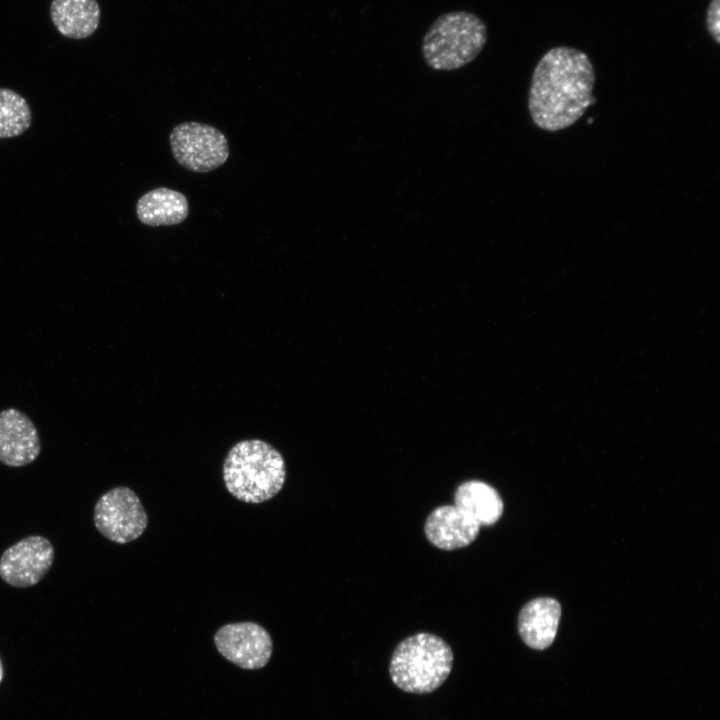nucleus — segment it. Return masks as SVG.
Returning a JSON list of instances; mask_svg holds the SVG:
<instances>
[{"label": "nucleus", "instance_id": "1", "mask_svg": "<svg viewBox=\"0 0 720 720\" xmlns=\"http://www.w3.org/2000/svg\"><path fill=\"white\" fill-rule=\"evenodd\" d=\"M595 71L589 57L572 47H555L537 63L528 109L534 124L556 132L576 123L593 102Z\"/></svg>", "mask_w": 720, "mask_h": 720}, {"label": "nucleus", "instance_id": "2", "mask_svg": "<svg viewBox=\"0 0 720 720\" xmlns=\"http://www.w3.org/2000/svg\"><path fill=\"white\" fill-rule=\"evenodd\" d=\"M285 477L281 453L260 439L237 442L223 463V479L228 492L245 503L258 504L273 498L282 489Z\"/></svg>", "mask_w": 720, "mask_h": 720}, {"label": "nucleus", "instance_id": "3", "mask_svg": "<svg viewBox=\"0 0 720 720\" xmlns=\"http://www.w3.org/2000/svg\"><path fill=\"white\" fill-rule=\"evenodd\" d=\"M453 651L441 637L420 632L402 640L392 653L389 674L402 691L431 693L448 678L453 667Z\"/></svg>", "mask_w": 720, "mask_h": 720}, {"label": "nucleus", "instance_id": "4", "mask_svg": "<svg viewBox=\"0 0 720 720\" xmlns=\"http://www.w3.org/2000/svg\"><path fill=\"white\" fill-rule=\"evenodd\" d=\"M486 41V25L477 15L452 11L431 24L422 40V55L430 68L452 71L473 61Z\"/></svg>", "mask_w": 720, "mask_h": 720}, {"label": "nucleus", "instance_id": "5", "mask_svg": "<svg viewBox=\"0 0 720 720\" xmlns=\"http://www.w3.org/2000/svg\"><path fill=\"white\" fill-rule=\"evenodd\" d=\"M172 155L184 169L208 173L222 166L230 154L227 137L218 128L196 121L176 125L169 135Z\"/></svg>", "mask_w": 720, "mask_h": 720}, {"label": "nucleus", "instance_id": "6", "mask_svg": "<svg viewBox=\"0 0 720 720\" xmlns=\"http://www.w3.org/2000/svg\"><path fill=\"white\" fill-rule=\"evenodd\" d=\"M93 520L105 538L119 544L136 540L148 525V516L139 497L123 486L112 488L99 498Z\"/></svg>", "mask_w": 720, "mask_h": 720}, {"label": "nucleus", "instance_id": "7", "mask_svg": "<svg viewBox=\"0 0 720 720\" xmlns=\"http://www.w3.org/2000/svg\"><path fill=\"white\" fill-rule=\"evenodd\" d=\"M54 556V547L47 538L28 536L3 552L0 557V577L13 587L34 586L49 571Z\"/></svg>", "mask_w": 720, "mask_h": 720}, {"label": "nucleus", "instance_id": "8", "mask_svg": "<svg viewBox=\"0 0 720 720\" xmlns=\"http://www.w3.org/2000/svg\"><path fill=\"white\" fill-rule=\"evenodd\" d=\"M217 650L224 658L244 669L264 667L272 654V639L254 622L226 624L214 635Z\"/></svg>", "mask_w": 720, "mask_h": 720}, {"label": "nucleus", "instance_id": "9", "mask_svg": "<svg viewBox=\"0 0 720 720\" xmlns=\"http://www.w3.org/2000/svg\"><path fill=\"white\" fill-rule=\"evenodd\" d=\"M41 452L37 428L31 419L15 408L0 412V462L22 467L35 461Z\"/></svg>", "mask_w": 720, "mask_h": 720}, {"label": "nucleus", "instance_id": "10", "mask_svg": "<svg viewBox=\"0 0 720 720\" xmlns=\"http://www.w3.org/2000/svg\"><path fill=\"white\" fill-rule=\"evenodd\" d=\"M479 523L455 505H442L430 512L424 532L428 541L443 550L471 544L479 534Z\"/></svg>", "mask_w": 720, "mask_h": 720}, {"label": "nucleus", "instance_id": "11", "mask_svg": "<svg viewBox=\"0 0 720 720\" xmlns=\"http://www.w3.org/2000/svg\"><path fill=\"white\" fill-rule=\"evenodd\" d=\"M560 604L552 598H537L528 602L518 616V632L532 649L543 650L554 641L560 621Z\"/></svg>", "mask_w": 720, "mask_h": 720}, {"label": "nucleus", "instance_id": "12", "mask_svg": "<svg viewBox=\"0 0 720 720\" xmlns=\"http://www.w3.org/2000/svg\"><path fill=\"white\" fill-rule=\"evenodd\" d=\"M136 215L142 224L150 227L178 225L189 215L188 199L180 191L158 187L138 199Z\"/></svg>", "mask_w": 720, "mask_h": 720}, {"label": "nucleus", "instance_id": "13", "mask_svg": "<svg viewBox=\"0 0 720 720\" xmlns=\"http://www.w3.org/2000/svg\"><path fill=\"white\" fill-rule=\"evenodd\" d=\"M50 15L62 35L83 39L98 28L100 7L96 0H52Z\"/></svg>", "mask_w": 720, "mask_h": 720}, {"label": "nucleus", "instance_id": "14", "mask_svg": "<svg viewBox=\"0 0 720 720\" xmlns=\"http://www.w3.org/2000/svg\"><path fill=\"white\" fill-rule=\"evenodd\" d=\"M454 505L470 515L480 526L495 524L503 513V501L489 484L469 480L460 484L454 493Z\"/></svg>", "mask_w": 720, "mask_h": 720}, {"label": "nucleus", "instance_id": "15", "mask_svg": "<svg viewBox=\"0 0 720 720\" xmlns=\"http://www.w3.org/2000/svg\"><path fill=\"white\" fill-rule=\"evenodd\" d=\"M31 110L27 101L15 91L0 88V138L24 133L31 125Z\"/></svg>", "mask_w": 720, "mask_h": 720}, {"label": "nucleus", "instance_id": "16", "mask_svg": "<svg viewBox=\"0 0 720 720\" xmlns=\"http://www.w3.org/2000/svg\"><path fill=\"white\" fill-rule=\"evenodd\" d=\"M707 28L716 43L720 41V0H711L706 17Z\"/></svg>", "mask_w": 720, "mask_h": 720}, {"label": "nucleus", "instance_id": "17", "mask_svg": "<svg viewBox=\"0 0 720 720\" xmlns=\"http://www.w3.org/2000/svg\"><path fill=\"white\" fill-rule=\"evenodd\" d=\"M2 675H3V670H2V665H1V661H0V681L2 679Z\"/></svg>", "mask_w": 720, "mask_h": 720}]
</instances>
